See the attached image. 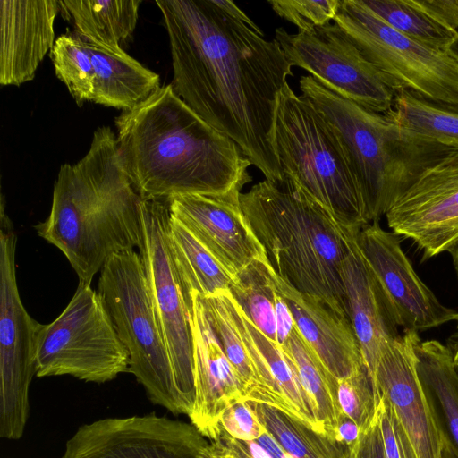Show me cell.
<instances>
[{
  "label": "cell",
  "mask_w": 458,
  "mask_h": 458,
  "mask_svg": "<svg viewBox=\"0 0 458 458\" xmlns=\"http://www.w3.org/2000/svg\"><path fill=\"white\" fill-rule=\"evenodd\" d=\"M299 86L336 136L369 223L379 222L427 168L454 151L336 94L311 75L301 76Z\"/></svg>",
  "instance_id": "obj_5"
},
{
  "label": "cell",
  "mask_w": 458,
  "mask_h": 458,
  "mask_svg": "<svg viewBox=\"0 0 458 458\" xmlns=\"http://www.w3.org/2000/svg\"><path fill=\"white\" fill-rule=\"evenodd\" d=\"M335 397L343 414L351 418L360 431L377 420L381 398L367 367L349 377L336 381Z\"/></svg>",
  "instance_id": "obj_34"
},
{
  "label": "cell",
  "mask_w": 458,
  "mask_h": 458,
  "mask_svg": "<svg viewBox=\"0 0 458 458\" xmlns=\"http://www.w3.org/2000/svg\"><path fill=\"white\" fill-rule=\"evenodd\" d=\"M17 237L5 212H0V437H22L30 414L29 391L36 376V335L33 319L20 297L15 266Z\"/></svg>",
  "instance_id": "obj_11"
},
{
  "label": "cell",
  "mask_w": 458,
  "mask_h": 458,
  "mask_svg": "<svg viewBox=\"0 0 458 458\" xmlns=\"http://www.w3.org/2000/svg\"><path fill=\"white\" fill-rule=\"evenodd\" d=\"M142 240L139 249L154 310L165 342L182 404L188 416L195 386L190 312L172 254L167 199L140 200Z\"/></svg>",
  "instance_id": "obj_10"
},
{
  "label": "cell",
  "mask_w": 458,
  "mask_h": 458,
  "mask_svg": "<svg viewBox=\"0 0 458 458\" xmlns=\"http://www.w3.org/2000/svg\"><path fill=\"white\" fill-rule=\"evenodd\" d=\"M388 25L434 49L446 51L458 33L443 26L417 0H362Z\"/></svg>",
  "instance_id": "obj_31"
},
{
  "label": "cell",
  "mask_w": 458,
  "mask_h": 458,
  "mask_svg": "<svg viewBox=\"0 0 458 458\" xmlns=\"http://www.w3.org/2000/svg\"><path fill=\"white\" fill-rule=\"evenodd\" d=\"M86 44L95 72L91 102L130 111L160 88L159 75L123 48L107 50Z\"/></svg>",
  "instance_id": "obj_24"
},
{
  "label": "cell",
  "mask_w": 458,
  "mask_h": 458,
  "mask_svg": "<svg viewBox=\"0 0 458 458\" xmlns=\"http://www.w3.org/2000/svg\"><path fill=\"white\" fill-rule=\"evenodd\" d=\"M418 332L404 329L386 343L373 374L404 458H441L443 432L417 369Z\"/></svg>",
  "instance_id": "obj_13"
},
{
  "label": "cell",
  "mask_w": 458,
  "mask_h": 458,
  "mask_svg": "<svg viewBox=\"0 0 458 458\" xmlns=\"http://www.w3.org/2000/svg\"><path fill=\"white\" fill-rule=\"evenodd\" d=\"M385 216L424 259L448 252L458 243V151L427 168Z\"/></svg>",
  "instance_id": "obj_15"
},
{
  "label": "cell",
  "mask_w": 458,
  "mask_h": 458,
  "mask_svg": "<svg viewBox=\"0 0 458 458\" xmlns=\"http://www.w3.org/2000/svg\"><path fill=\"white\" fill-rule=\"evenodd\" d=\"M231 305L258 382L255 403L277 407L318 431L308 398L286 353L248 318L232 294Z\"/></svg>",
  "instance_id": "obj_22"
},
{
  "label": "cell",
  "mask_w": 458,
  "mask_h": 458,
  "mask_svg": "<svg viewBox=\"0 0 458 458\" xmlns=\"http://www.w3.org/2000/svg\"><path fill=\"white\" fill-rule=\"evenodd\" d=\"M448 253L451 256L452 263L458 279V243H456L453 248L448 250Z\"/></svg>",
  "instance_id": "obj_46"
},
{
  "label": "cell",
  "mask_w": 458,
  "mask_h": 458,
  "mask_svg": "<svg viewBox=\"0 0 458 458\" xmlns=\"http://www.w3.org/2000/svg\"><path fill=\"white\" fill-rule=\"evenodd\" d=\"M281 347L293 365L318 432L335 439L343 414L335 397L337 380L325 369L296 328Z\"/></svg>",
  "instance_id": "obj_28"
},
{
  "label": "cell",
  "mask_w": 458,
  "mask_h": 458,
  "mask_svg": "<svg viewBox=\"0 0 458 458\" xmlns=\"http://www.w3.org/2000/svg\"><path fill=\"white\" fill-rule=\"evenodd\" d=\"M271 458H294L289 454L267 431L255 440Z\"/></svg>",
  "instance_id": "obj_42"
},
{
  "label": "cell",
  "mask_w": 458,
  "mask_h": 458,
  "mask_svg": "<svg viewBox=\"0 0 458 458\" xmlns=\"http://www.w3.org/2000/svg\"><path fill=\"white\" fill-rule=\"evenodd\" d=\"M274 144L284 179L296 182L345 229L359 233L369 224L336 136L315 106L288 83L278 98Z\"/></svg>",
  "instance_id": "obj_6"
},
{
  "label": "cell",
  "mask_w": 458,
  "mask_h": 458,
  "mask_svg": "<svg viewBox=\"0 0 458 458\" xmlns=\"http://www.w3.org/2000/svg\"><path fill=\"white\" fill-rule=\"evenodd\" d=\"M190 298L195 397L188 417L190 423L209 439L218 428L225 409L243 399V389L211 324L203 298L198 293H191Z\"/></svg>",
  "instance_id": "obj_18"
},
{
  "label": "cell",
  "mask_w": 458,
  "mask_h": 458,
  "mask_svg": "<svg viewBox=\"0 0 458 458\" xmlns=\"http://www.w3.org/2000/svg\"><path fill=\"white\" fill-rule=\"evenodd\" d=\"M276 284L290 307L297 331L336 380L367 367L348 317L324 301L300 293L277 274Z\"/></svg>",
  "instance_id": "obj_20"
},
{
  "label": "cell",
  "mask_w": 458,
  "mask_h": 458,
  "mask_svg": "<svg viewBox=\"0 0 458 458\" xmlns=\"http://www.w3.org/2000/svg\"><path fill=\"white\" fill-rule=\"evenodd\" d=\"M50 57L55 75L76 103L91 102L95 72L86 42L75 33L63 34L55 39Z\"/></svg>",
  "instance_id": "obj_33"
},
{
  "label": "cell",
  "mask_w": 458,
  "mask_h": 458,
  "mask_svg": "<svg viewBox=\"0 0 458 458\" xmlns=\"http://www.w3.org/2000/svg\"><path fill=\"white\" fill-rule=\"evenodd\" d=\"M168 237L189 309L191 293L208 298L230 290L234 276L171 213Z\"/></svg>",
  "instance_id": "obj_27"
},
{
  "label": "cell",
  "mask_w": 458,
  "mask_h": 458,
  "mask_svg": "<svg viewBox=\"0 0 458 458\" xmlns=\"http://www.w3.org/2000/svg\"><path fill=\"white\" fill-rule=\"evenodd\" d=\"M268 4L298 31H307L334 21L339 0H269Z\"/></svg>",
  "instance_id": "obj_35"
},
{
  "label": "cell",
  "mask_w": 458,
  "mask_h": 458,
  "mask_svg": "<svg viewBox=\"0 0 458 458\" xmlns=\"http://www.w3.org/2000/svg\"><path fill=\"white\" fill-rule=\"evenodd\" d=\"M36 376H72L106 383L130 372L129 353L101 295L79 282L71 301L36 335Z\"/></svg>",
  "instance_id": "obj_8"
},
{
  "label": "cell",
  "mask_w": 458,
  "mask_h": 458,
  "mask_svg": "<svg viewBox=\"0 0 458 458\" xmlns=\"http://www.w3.org/2000/svg\"><path fill=\"white\" fill-rule=\"evenodd\" d=\"M266 431L294 458H347L349 448L273 405L248 401Z\"/></svg>",
  "instance_id": "obj_29"
},
{
  "label": "cell",
  "mask_w": 458,
  "mask_h": 458,
  "mask_svg": "<svg viewBox=\"0 0 458 458\" xmlns=\"http://www.w3.org/2000/svg\"><path fill=\"white\" fill-rule=\"evenodd\" d=\"M417 3L440 24L458 33V0H417Z\"/></svg>",
  "instance_id": "obj_39"
},
{
  "label": "cell",
  "mask_w": 458,
  "mask_h": 458,
  "mask_svg": "<svg viewBox=\"0 0 458 458\" xmlns=\"http://www.w3.org/2000/svg\"><path fill=\"white\" fill-rule=\"evenodd\" d=\"M56 0L0 1V84L31 81L55 45Z\"/></svg>",
  "instance_id": "obj_19"
},
{
  "label": "cell",
  "mask_w": 458,
  "mask_h": 458,
  "mask_svg": "<svg viewBox=\"0 0 458 458\" xmlns=\"http://www.w3.org/2000/svg\"><path fill=\"white\" fill-rule=\"evenodd\" d=\"M441 458H458V453L443 434V449Z\"/></svg>",
  "instance_id": "obj_44"
},
{
  "label": "cell",
  "mask_w": 458,
  "mask_h": 458,
  "mask_svg": "<svg viewBox=\"0 0 458 458\" xmlns=\"http://www.w3.org/2000/svg\"><path fill=\"white\" fill-rule=\"evenodd\" d=\"M141 0H61V13L87 43L118 50L133 33Z\"/></svg>",
  "instance_id": "obj_25"
},
{
  "label": "cell",
  "mask_w": 458,
  "mask_h": 458,
  "mask_svg": "<svg viewBox=\"0 0 458 458\" xmlns=\"http://www.w3.org/2000/svg\"><path fill=\"white\" fill-rule=\"evenodd\" d=\"M167 31L175 94L233 140L265 179L284 181L274 132L278 98L293 77L279 43L215 0H156Z\"/></svg>",
  "instance_id": "obj_1"
},
{
  "label": "cell",
  "mask_w": 458,
  "mask_h": 458,
  "mask_svg": "<svg viewBox=\"0 0 458 458\" xmlns=\"http://www.w3.org/2000/svg\"><path fill=\"white\" fill-rule=\"evenodd\" d=\"M396 92L458 103V62L399 32L362 0H339L334 19Z\"/></svg>",
  "instance_id": "obj_9"
},
{
  "label": "cell",
  "mask_w": 458,
  "mask_h": 458,
  "mask_svg": "<svg viewBox=\"0 0 458 458\" xmlns=\"http://www.w3.org/2000/svg\"><path fill=\"white\" fill-rule=\"evenodd\" d=\"M216 4L231 16L243 21L254 30L263 33L260 28L233 1L229 0H215Z\"/></svg>",
  "instance_id": "obj_43"
},
{
  "label": "cell",
  "mask_w": 458,
  "mask_h": 458,
  "mask_svg": "<svg viewBox=\"0 0 458 458\" xmlns=\"http://www.w3.org/2000/svg\"><path fill=\"white\" fill-rule=\"evenodd\" d=\"M454 321L456 323V333H455V340L453 352L454 363L458 370V312L456 313Z\"/></svg>",
  "instance_id": "obj_45"
},
{
  "label": "cell",
  "mask_w": 458,
  "mask_h": 458,
  "mask_svg": "<svg viewBox=\"0 0 458 458\" xmlns=\"http://www.w3.org/2000/svg\"><path fill=\"white\" fill-rule=\"evenodd\" d=\"M378 418L386 458H404L389 412L382 401Z\"/></svg>",
  "instance_id": "obj_40"
},
{
  "label": "cell",
  "mask_w": 458,
  "mask_h": 458,
  "mask_svg": "<svg viewBox=\"0 0 458 458\" xmlns=\"http://www.w3.org/2000/svg\"><path fill=\"white\" fill-rule=\"evenodd\" d=\"M121 161L142 199L223 194L251 181L250 160L179 98L171 84L115 118Z\"/></svg>",
  "instance_id": "obj_2"
},
{
  "label": "cell",
  "mask_w": 458,
  "mask_h": 458,
  "mask_svg": "<svg viewBox=\"0 0 458 458\" xmlns=\"http://www.w3.org/2000/svg\"><path fill=\"white\" fill-rule=\"evenodd\" d=\"M341 276L347 316L373 378L380 350L401 335L399 325L357 242L343 263Z\"/></svg>",
  "instance_id": "obj_21"
},
{
  "label": "cell",
  "mask_w": 458,
  "mask_h": 458,
  "mask_svg": "<svg viewBox=\"0 0 458 458\" xmlns=\"http://www.w3.org/2000/svg\"><path fill=\"white\" fill-rule=\"evenodd\" d=\"M203 301L225 353L242 383L243 399L257 402L258 382L233 314L230 292L203 298Z\"/></svg>",
  "instance_id": "obj_32"
},
{
  "label": "cell",
  "mask_w": 458,
  "mask_h": 458,
  "mask_svg": "<svg viewBox=\"0 0 458 458\" xmlns=\"http://www.w3.org/2000/svg\"><path fill=\"white\" fill-rule=\"evenodd\" d=\"M447 52L458 62V37L450 45Z\"/></svg>",
  "instance_id": "obj_47"
},
{
  "label": "cell",
  "mask_w": 458,
  "mask_h": 458,
  "mask_svg": "<svg viewBox=\"0 0 458 458\" xmlns=\"http://www.w3.org/2000/svg\"><path fill=\"white\" fill-rule=\"evenodd\" d=\"M274 38L292 66L330 90L372 112L392 108L395 91L335 22L295 34L280 27Z\"/></svg>",
  "instance_id": "obj_12"
},
{
  "label": "cell",
  "mask_w": 458,
  "mask_h": 458,
  "mask_svg": "<svg viewBox=\"0 0 458 458\" xmlns=\"http://www.w3.org/2000/svg\"><path fill=\"white\" fill-rule=\"evenodd\" d=\"M276 276L267 258L255 260L235 276L229 292L248 318L281 346L296 327Z\"/></svg>",
  "instance_id": "obj_23"
},
{
  "label": "cell",
  "mask_w": 458,
  "mask_h": 458,
  "mask_svg": "<svg viewBox=\"0 0 458 458\" xmlns=\"http://www.w3.org/2000/svg\"><path fill=\"white\" fill-rule=\"evenodd\" d=\"M208 445L191 423L152 412L81 425L62 458H200Z\"/></svg>",
  "instance_id": "obj_14"
},
{
  "label": "cell",
  "mask_w": 458,
  "mask_h": 458,
  "mask_svg": "<svg viewBox=\"0 0 458 458\" xmlns=\"http://www.w3.org/2000/svg\"><path fill=\"white\" fill-rule=\"evenodd\" d=\"M140 200L121 161L116 136L101 126L81 159L60 166L50 213L35 228L63 252L79 282L91 284L110 257L140 246Z\"/></svg>",
  "instance_id": "obj_3"
},
{
  "label": "cell",
  "mask_w": 458,
  "mask_h": 458,
  "mask_svg": "<svg viewBox=\"0 0 458 458\" xmlns=\"http://www.w3.org/2000/svg\"><path fill=\"white\" fill-rule=\"evenodd\" d=\"M356 242L399 327L418 332L454 321L457 312L444 305L419 277L398 234L372 222L360 231Z\"/></svg>",
  "instance_id": "obj_16"
},
{
  "label": "cell",
  "mask_w": 458,
  "mask_h": 458,
  "mask_svg": "<svg viewBox=\"0 0 458 458\" xmlns=\"http://www.w3.org/2000/svg\"><path fill=\"white\" fill-rule=\"evenodd\" d=\"M360 434V429L356 422L342 414L335 429V439L351 449L357 443Z\"/></svg>",
  "instance_id": "obj_41"
},
{
  "label": "cell",
  "mask_w": 458,
  "mask_h": 458,
  "mask_svg": "<svg viewBox=\"0 0 458 458\" xmlns=\"http://www.w3.org/2000/svg\"><path fill=\"white\" fill-rule=\"evenodd\" d=\"M347 458H386L378 415L369 428L360 431L357 443L349 449Z\"/></svg>",
  "instance_id": "obj_38"
},
{
  "label": "cell",
  "mask_w": 458,
  "mask_h": 458,
  "mask_svg": "<svg viewBox=\"0 0 458 458\" xmlns=\"http://www.w3.org/2000/svg\"><path fill=\"white\" fill-rule=\"evenodd\" d=\"M218 423L227 435L240 441H255L266 431L244 399L236 400L225 408Z\"/></svg>",
  "instance_id": "obj_36"
},
{
  "label": "cell",
  "mask_w": 458,
  "mask_h": 458,
  "mask_svg": "<svg viewBox=\"0 0 458 458\" xmlns=\"http://www.w3.org/2000/svg\"><path fill=\"white\" fill-rule=\"evenodd\" d=\"M240 203L276 273L347 316L342 266L358 233L343 227L296 182L264 180Z\"/></svg>",
  "instance_id": "obj_4"
},
{
  "label": "cell",
  "mask_w": 458,
  "mask_h": 458,
  "mask_svg": "<svg viewBox=\"0 0 458 458\" xmlns=\"http://www.w3.org/2000/svg\"><path fill=\"white\" fill-rule=\"evenodd\" d=\"M417 369L445 437L458 453V370L449 347L420 338L415 345Z\"/></svg>",
  "instance_id": "obj_26"
},
{
  "label": "cell",
  "mask_w": 458,
  "mask_h": 458,
  "mask_svg": "<svg viewBox=\"0 0 458 458\" xmlns=\"http://www.w3.org/2000/svg\"><path fill=\"white\" fill-rule=\"evenodd\" d=\"M386 114L403 128L458 151V103L437 102L401 90Z\"/></svg>",
  "instance_id": "obj_30"
},
{
  "label": "cell",
  "mask_w": 458,
  "mask_h": 458,
  "mask_svg": "<svg viewBox=\"0 0 458 458\" xmlns=\"http://www.w3.org/2000/svg\"><path fill=\"white\" fill-rule=\"evenodd\" d=\"M98 292L129 353L130 372L150 402L186 415L140 253L131 250L110 257L100 271Z\"/></svg>",
  "instance_id": "obj_7"
},
{
  "label": "cell",
  "mask_w": 458,
  "mask_h": 458,
  "mask_svg": "<svg viewBox=\"0 0 458 458\" xmlns=\"http://www.w3.org/2000/svg\"><path fill=\"white\" fill-rule=\"evenodd\" d=\"M242 188L223 194H182L167 199L170 213L235 276L267 259L240 203Z\"/></svg>",
  "instance_id": "obj_17"
},
{
  "label": "cell",
  "mask_w": 458,
  "mask_h": 458,
  "mask_svg": "<svg viewBox=\"0 0 458 458\" xmlns=\"http://www.w3.org/2000/svg\"><path fill=\"white\" fill-rule=\"evenodd\" d=\"M200 458H252L240 440L227 435L219 426Z\"/></svg>",
  "instance_id": "obj_37"
}]
</instances>
